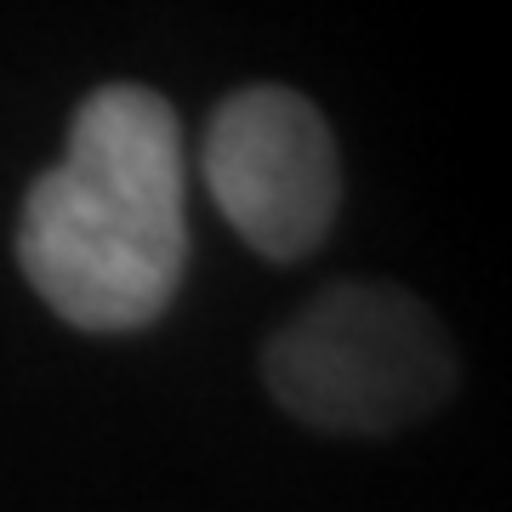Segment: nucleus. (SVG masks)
I'll list each match as a JSON object with an SVG mask.
<instances>
[{"instance_id":"1","label":"nucleus","mask_w":512,"mask_h":512,"mask_svg":"<svg viewBox=\"0 0 512 512\" xmlns=\"http://www.w3.org/2000/svg\"><path fill=\"white\" fill-rule=\"evenodd\" d=\"M188 262L183 131L160 92L103 86L69 120L63 160L18 217V268L80 330H143Z\"/></svg>"},{"instance_id":"2","label":"nucleus","mask_w":512,"mask_h":512,"mask_svg":"<svg viewBox=\"0 0 512 512\" xmlns=\"http://www.w3.org/2000/svg\"><path fill=\"white\" fill-rule=\"evenodd\" d=\"M262 376L274 399L325 433H399L456 387V353L427 302L399 285H330L285 319Z\"/></svg>"},{"instance_id":"3","label":"nucleus","mask_w":512,"mask_h":512,"mask_svg":"<svg viewBox=\"0 0 512 512\" xmlns=\"http://www.w3.org/2000/svg\"><path fill=\"white\" fill-rule=\"evenodd\" d=\"M200 171L234 234L274 262L308 256L342 205V165L325 114L285 86L222 97L205 126Z\"/></svg>"}]
</instances>
